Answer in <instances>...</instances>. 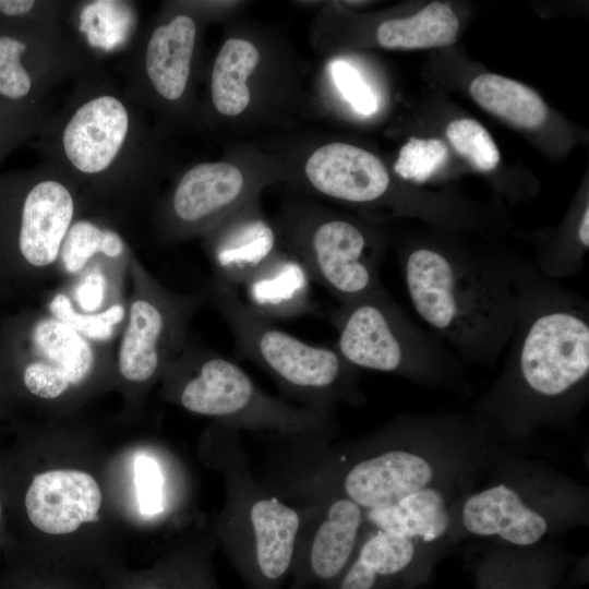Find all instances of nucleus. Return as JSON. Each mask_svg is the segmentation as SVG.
Masks as SVG:
<instances>
[{
    "label": "nucleus",
    "instance_id": "f257e3e1",
    "mask_svg": "<svg viewBox=\"0 0 589 589\" xmlns=\"http://www.w3.org/2000/svg\"><path fill=\"white\" fill-rule=\"evenodd\" d=\"M515 273L518 308L505 363L471 412L501 444L568 423L589 394L588 302L537 267L515 263Z\"/></svg>",
    "mask_w": 589,
    "mask_h": 589
},
{
    "label": "nucleus",
    "instance_id": "f03ea898",
    "mask_svg": "<svg viewBox=\"0 0 589 589\" xmlns=\"http://www.w3.org/2000/svg\"><path fill=\"white\" fill-rule=\"evenodd\" d=\"M301 474L312 495L333 491L364 510L446 483H476L503 450L473 413L400 416L341 447L326 443Z\"/></svg>",
    "mask_w": 589,
    "mask_h": 589
},
{
    "label": "nucleus",
    "instance_id": "7ed1b4c3",
    "mask_svg": "<svg viewBox=\"0 0 589 589\" xmlns=\"http://www.w3.org/2000/svg\"><path fill=\"white\" fill-rule=\"evenodd\" d=\"M38 132L44 163L74 187L85 213L118 225L152 195L161 170L156 135L97 64L75 79Z\"/></svg>",
    "mask_w": 589,
    "mask_h": 589
},
{
    "label": "nucleus",
    "instance_id": "20e7f679",
    "mask_svg": "<svg viewBox=\"0 0 589 589\" xmlns=\"http://www.w3.org/2000/svg\"><path fill=\"white\" fill-rule=\"evenodd\" d=\"M400 268L416 313L434 335L464 364L494 365L515 326V262L419 245L401 256Z\"/></svg>",
    "mask_w": 589,
    "mask_h": 589
},
{
    "label": "nucleus",
    "instance_id": "39448f33",
    "mask_svg": "<svg viewBox=\"0 0 589 589\" xmlns=\"http://www.w3.org/2000/svg\"><path fill=\"white\" fill-rule=\"evenodd\" d=\"M489 470L453 504L452 544L473 538L529 548L588 524L587 488L550 465L501 452Z\"/></svg>",
    "mask_w": 589,
    "mask_h": 589
},
{
    "label": "nucleus",
    "instance_id": "423d86ee",
    "mask_svg": "<svg viewBox=\"0 0 589 589\" xmlns=\"http://www.w3.org/2000/svg\"><path fill=\"white\" fill-rule=\"evenodd\" d=\"M213 462L225 478L218 534L249 589H281L291 576L309 505L294 507L261 486L250 470L239 431L216 423Z\"/></svg>",
    "mask_w": 589,
    "mask_h": 589
},
{
    "label": "nucleus",
    "instance_id": "0eeeda50",
    "mask_svg": "<svg viewBox=\"0 0 589 589\" xmlns=\"http://www.w3.org/2000/svg\"><path fill=\"white\" fill-rule=\"evenodd\" d=\"M161 378L167 395L184 410L237 431L269 432L305 443L326 442L334 428L333 412L268 395L237 363L191 340Z\"/></svg>",
    "mask_w": 589,
    "mask_h": 589
},
{
    "label": "nucleus",
    "instance_id": "6e6552de",
    "mask_svg": "<svg viewBox=\"0 0 589 589\" xmlns=\"http://www.w3.org/2000/svg\"><path fill=\"white\" fill-rule=\"evenodd\" d=\"M204 302L227 323L240 358L254 362L302 406L333 412L337 404L361 406L359 370L335 346L309 344L259 315L237 290L209 279Z\"/></svg>",
    "mask_w": 589,
    "mask_h": 589
},
{
    "label": "nucleus",
    "instance_id": "1a4fd4ad",
    "mask_svg": "<svg viewBox=\"0 0 589 589\" xmlns=\"http://www.w3.org/2000/svg\"><path fill=\"white\" fill-rule=\"evenodd\" d=\"M329 321L337 332L336 349L358 370L394 374L434 388L464 383L462 361L411 321L384 287L339 304Z\"/></svg>",
    "mask_w": 589,
    "mask_h": 589
},
{
    "label": "nucleus",
    "instance_id": "9d476101",
    "mask_svg": "<svg viewBox=\"0 0 589 589\" xmlns=\"http://www.w3.org/2000/svg\"><path fill=\"white\" fill-rule=\"evenodd\" d=\"M127 316L116 351L117 376L145 385L161 377L190 340L202 293L182 294L161 285L134 254L129 271Z\"/></svg>",
    "mask_w": 589,
    "mask_h": 589
},
{
    "label": "nucleus",
    "instance_id": "9b49d317",
    "mask_svg": "<svg viewBox=\"0 0 589 589\" xmlns=\"http://www.w3.org/2000/svg\"><path fill=\"white\" fill-rule=\"evenodd\" d=\"M283 231L288 252L339 304L383 287L382 248L359 224L323 211L299 209L287 215Z\"/></svg>",
    "mask_w": 589,
    "mask_h": 589
},
{
    "label": "nucleus",
    "instance_id": "f8f14e48",
    "mask_svg": "<svg viewBox=\"0 0 589 589\" xmlns=\"http://www.w3.org/2000/svg\"><path fill=\"white\" fill-rule=\"evenodd\" d=\"M199 20L187 10L163 14L133 39L122 64L124 95L141 109L171 118L189 103Z\"/></svg>",
    "mask_w": 589,
    "mask_h": 589
},
{
    "label": "nucleus",
    "instance_id": "ddd939ff",
    "mask_svg": "<svg viewBox=\"0 0 589 589\" xmlns=\"http://www.w3.org/2000/svg\"><path fill=\"white\" fill-rule=\"evenodd\" d=\"M21 349L20 384L37 400L60 401L117 376L111 345L86 339L46 311L28 320Z\"/></svg>",
    "mask_w": 589,
    "mask_h": 589
},
{
    "label": "nucleus",
    "instance_id": "4468645a",
    "mask_svg": "<svg viewBox=\"0 0 589 589\" xmlns=\"http://www.w3.org/2000/svg\"><path fill=\"white\" fill-rule=\"evenodd\" d=\"M260 184L227 160L202 161L185 169L158 202L154 225L160 241L204 237L256 197Z\"/></svg>",
    "mask_w": 589,
    "mask_h": 589
},
{
    "label": "nucleus",
    "instance_id": "2eb2a0df",
    "mask_svg": "<svg viewBox=\"0 0 589 589\" xmlns=\"http://www.w3.org/2000/svg\"><path fill=\"white\" fill-rule=\"evenodd\" d=\"M312 496L298 538L291 585L332 589L358 551L365 531L364 509L337 492Z\"/></svg>",
    "mask_w": 589,
    "mask_h": 589
},
{
    "label": "nucleus",
    "instance_id": "dca6fc26",
    "mask_svg": "<svg viewBox=\"0 0 589 589\" xmlns=\"http://www.w3.org/2000/svg\"><path fill=\"white\" fill-rule=\"evenodd\" d=\"M445 553L394 532L365 527L358 551L332 589H417Z\"/></svg>",
    "mask_w": 589,
    "mask_h": 589
},
{
    "label": "nucleus",
    "instance_id": "f3484780",
    "mask_svg": "<svg viewBox=\"0 0 589 589\" xmlns=\"http://www.w3.org/2000/svg\"><path fill=\"white\" fill-rule=\"evenodd\" d=\"M17 488V509L43 533L68 534L99 519L103 495L96 479L81 470L55 469L34 474Z\"/></svg>",
    "mask_w": 589,
    "mask_h": 589
},
{
    "label": "nucleus",
    "instance_id": "a211bd4d",
    "mask_svg": "<svg viewBox=\"0 0 589 589\" xmlns=\"http://www.w3.org/2000/svg\"><path fill=\"white\" fill-rule=\"evenodd\" d=\"M205 239L211 279L237 289L279 251V233L264 218L255 199L228 216Z\"/></svg>",
    "mask_w": 589,
    "mask_h": 589
},
{
    "label": "nucleus",
    "instance_id": "6ab92c4d",
    "mask_svg": "<svg viewBox=\"0 0 589 589\" xmlns=\"http://www.w3.org/2000/svg\"><path fill=\"white\" fill-rule=\"evenodd\" d=\"M308 184L321 195L366 205L385 199L390 177L383 161L359 146L332 142L315 148L304 164Z\"/></svg>",
    "mask_w": 589,
    "mask_h": 589
},
{
    "label": "nucleus",
    "instance_id": "aec40b11",
    "mask_svg": "<svg viewBox=\"0 0 589 589\" xmlns=\"http://www.w3.org/2000/svg\"><path fill=\"white\" fill-rule=\"evenodd\" d=\"M575 558L546 540L529 548L490 543L474 565V589H560Z\"/></svg>",
    "mask_w": 589,
    "mask_h": 589
},
{
    "label": "nucleus",
    "instance_id": "412c9836",
    "mask_svg": "<svg viewBox=\"0 0 589 589\" xmlns=\"http://www.w3.org/2000/svg\"><path fill=\"white\" fill-rule=\"evenodd\" d=\"M472 483L456 482L421 490L395 504L364 510L365 527L401 534L445 551L450 542V508Z\"/></svg>",
    "mask_w": 589,
    "mask_h": 589
},
{
    "label": "nucleus",
    "instance_id": "4be33fe9",
    "mask_svg": "<svg viewBox=\"0 0 589 589\" xmlns=\"http://www.w3.org/2000/svg\"><path fill=\"white\" fill-rule=\"evenodd\" d=\"M311 284L302 263L280 250L242 285L243 301L272 322L293 320L313 311Z\"/></svg>",
    "mask_w": 589,
    "mask_h": 589
},
{
    "label": "nucleus",
    "instance_id": "5701e85b",
    "mask_svg": "<svg viewBox=\"0 0 589 589\" xmlns=\"http://www.w3.org/2000/svg\"><path fill=\"white\" fill-rule=\"evenodd\" d=\"M134 252L111 220L83 213L69 228L61 245L57 277L73 279L97 260L129 264Z\"/></svg>",
    "mask_w": 589,
    "mask_h": 589
},
{
    "label": "nucleus",
    "instance_id": "b1692460",
    "mask_svg": "<svg viewBox=\"0 0 589 589\" xmlns=\"http://www.w3.org/2000/svg\"><path fill=\"white\" fill-rule=\"evenodd\" d=\"M261 53L249 39L230 37L213 62L209 95L214 110L226 118L241 116L250 106L249 80L257 69Z\"/></svg>",
    "mask_w": 589,
    "mask_h": 589
},
{
    "label": "nucleus",
    "instance_id": "393cba45",
    "mask_svg": "<svg viewBox=\"0 0 589 589\" xmlns=\"http://www.w3.org/2000/svg\"><path fill=\"white\" fill-rule=\"evenodd\" d=\"M459 21L453 9L432 2L409 17L382 22L375 33L378 45L386 49H425L455 43Z\"/></svg>",
    "mask_w": 589,
    "mask_h": 589
},
{
    "label": "nucleus",
    "instance_id": "a878e982",
    "mask_svg": "<svg viewBox=\"0 0 589 589\" xmlns=\"http://www.w3.org/2000/svg\"><path fill=\"white\" fill-rule=\"evenodd\" d=\"M469 92L479 106L515 127L532 130L548 119V107L536 91L498 74H479Z\"/></svg>",
    "mask_w": 589,
    "mask_h": 589
},
{
    "label": "nucleus",
    "instance_id": "bb28decb",
    "mask_svg": "<svg viewBox=\"0 0 589 589\" xmlns=\"http://www.w3.org/2000/svg\"><path fill=\"white\" fill-rule=\"evenodd\" d=\"M130 264L97 260L61 287L79 312H103L116 303L128 301L125 286Z\"/></svg>",
    "mask_w": 589,
    "mask_h": 589
},
{
    "label": "nucleus",
    "instance_id": "cd10ccee",
    "mask_svg": "<svg viewBox=\"0 0 589 589\" xmlns=\"http://www.w3.org/2000/svg\"><path fill=\"white\" fill-rule=\"evenodd\" d=\"M127 302L116 303L103 312L83 313L73 306L67 291L60 286L48 296L46 312L86 339L110 345L123 329Z\"/></svg>",
    "mask_w": 589,
    "mask_h": 589
},
{
    "label": "nucleus",
    "instance_id": "c85d7f7f",
    "mask_svg": "<svg viewBox=\"0 0 589 589\" xmlns=\"http://www.w3.org/2000/svg\"><path fill=\"white\" fill-rule=\"evenodd\" d=\"M130 584L123 589H219L207 556L203 555L170 558Z\"/></svg>",
    "mask_w": 589,
    "mask_h": 589
},
{
    "label": "nucleus",
    "instance_id": "c756f323",
    "mask_svg": "<svg viewBox=\"0 0 589 589\" xmlns=\"http://www.w3.org/2000/svg\"><path fill=\"white\" fill-rule=\"evenodd\" d=\"M446 137L453 148L481 171L493 170L500 163V152L488 130L472 119H456L446 127Z\"/></svg>",
    "mask_w": 589,
    "mask_h": 589
},
{
    "label": "nucleus",
    "instance_id": "7c9ffc66",
    "mask_svg": "<svg viewBox=\"0 0 589 589\" xmlns=\"http://www.w3.org/2000/svg\"><path fill=\"white\" fill-rule=\"evenodd\" d=\"M447 157L448 149L443 141L410 137L400 148L394 170L405 180L424 182L446 163Z\"/></svg>",
    "mask_w": 589,
    "mask_h": 589
},
{
    "label": "nucleus",
    "instance_id": "2f4dec72",
    "mask_svg": "<svg viewBox=\"0 0 589 589\" xmlns=\"http://www.w3.org/2000/svg\"><path fill=\"white\" fill-rule=\"evenodd\" d=\"M136 500L142 515L155 516L164 512L165 480L158 462L148 455L134 460Z\"/></svg>",
    "mask_w": 589,
    "mask_h": 589
},
{
    "label": "nucleus",
    "instance_id": "473e14b6",
    "mask_svg": "<svg viewBox=\"0 0 589 589\" xmlns=\"http://www.w3.org/2000/svg\"><path fill=\"white\" fill-rule=\"evenodd\" d=\"M332 71L336 85L354 110L365 116L376 111L377 104L374 93L353 67L338 61L333 64Z\"/></svg>",
    "mask_w": 589,
    "mask_h": 589
},
{
    "label": "nucleus",
    "instance_id": "72a5a7b5",
    "mask_svg": "<svg viewBox=\"0 0 589 589\" xmlns=\"http://www.w3.org/2000/svg\"><path fill=\"white\" fill-rule=\"evenodd\" d=\"M0 589H70L24 564L11 565L0 576Z\"/></svg>",
    "mask_w": 589,
    "mask_h": 589
},
{
    "label": "nucleus",
    "instance_id": "f704fd0d",
    "mask_svg": "<svg viewBox=\"0 0 589 589\" xmlns=\"http://www.w3.org/2000/svg\"><path fill=\"white\" fill-rule=\"evenodd\" d=\"M5 496H7V476L4 473L3 468H1L0 466V534H1L2 524H3Z\"/></svg>",
    "mask_w": 589,
    "mask_h": 589
},
{
    "label": "nucleus",
    "instance_id": "c9c22d12",
    "mask_svg": "<svg viewBox=\"0 0 589 589\" xmlns=\"http://www.w3.org/2000/svg\"><path fill=\"white\" fill-rule=\"evenodd\" d=\"M288 589H301V588H299L297 586H293V585H290V587Z\"/></svg>",
    "mask_w": 589,
    "mask_h": 589
}]
</instances>
